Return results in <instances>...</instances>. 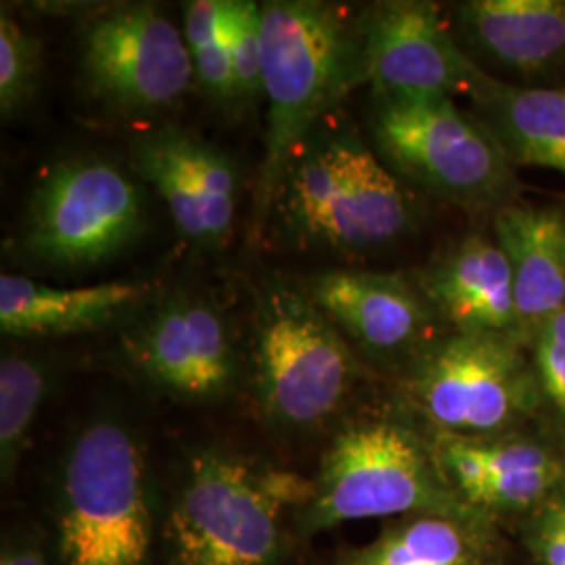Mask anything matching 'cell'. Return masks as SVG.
<instances>
[{
	"label": "cell",
	"instance_id": "obj_1",
	"mask_svg": "<svg viewBox=\"0 0 565 565\" xmlns=\"http://www.w3.org/2000/svg\"><path fill=\"white\" fill-rule=\"evenodd\" d=\"M312 480L258 459L205 448L189 457L166 509V565H287Z\"/></svg>",
	"mask_w": 565,
	"mask_h": 565
},
{
	"label": "cell",
	"instance_id": "obj_2",
	"mask_svg": "<svg viewBox=\"0 0 565 565\" xmlns=\"http://www.w3.org/2000/svg\"><path fill=\"white\" fill-rule=\"evenodd\" d=\"M156 511L153 473L137 431L116 415L88 419L61 455L53 565L151 564Z\"/></svg>",
	"mask_w": 565,
	"mask_h": 565
},
{
	"label": "cell",
	"instance_id": "obj_3",
	"mask_svg": "<svg viewBox=\"0 0 565 565\" xmlns=\"http://www.w3.org/2000/svg\"><path fill=\"white\" fill-rule=\"evenodd\" d=\"M263 67L268 120L254 203L256 228H263L277 202L296 149L327 109L363 78L361 41L331 4L270 0L263 4Z\"/></svg>",
	"mask_w": 565,
	"mask_h": 565
},
{
	"label": "cell",
	"instance_id": "obj_4",
	"mask_svg": "<svg viewBox=\"0 0 565 565\" xmlns=\"http://www.w3.org/2000/svg\"><path fill=\"white\" fill-rule=\"evenodd\" d=\"M275 203L294 242L343 254L398 242L415 214L403 184L373 149L321 124L296 149Z\"/></svg>",
	"mask_w": 565,
	"mask_h": 565
},
{
	"label": "cell",
	"instance_id": "obj_5",
	"mask_svg": "<svg viewBox=\"0 0 565 565\" xmlns=\"http://www.w3.org/2000/svg\"><path fill=\"white\" fill-rule=\"evenodd\" d=\"M424 513L480 515L455 494L434 445L417 429L369 417L345 425L324 450L296 534L308 539L348 522Z\"/></svg>",
	"mask_w": 565,
	"mask_h": 565
},
{
	"label": "cell",
	"instance_id": "obj_6",
	"mask_svg": "<svg viewBox=\"0 0 565 565\" xmlns=\"http://www.w3.org/2000/svg\"><path fill=\"white\" fill-rule=\"evenodd\" d=\"M359 359L308 291L273 285L254 321V387L270 424L312 431L348 403Z\"/></svg>",
	"mask_w": 565,
	"mask_h": 565
},
{
	"label": "cell",
	"instance_id": "obj_7",
	"mask_svg": "<svg viewBox=\"0 0 565 565\" xmlns=\"http://www.w3.org/2000/svg\"><path fill=\"white\" fill-rule=\"evenodd\" d=\"M404 396L434 436L463 438L509 434L543 398L524 342L484 333L429 343L406 369Z\"/></svg>",
	"mask_w": 565,
	"mask_h": 565
},
{
	"label": "cell",
	"instance_id": "obj_8",
	"mask_svg": "<svg viewBox=\"0 0 565 565\" xmlns=\"http://www.w3.org/2000/svg\"><path fill=\"white\" fill-rule=\"evenodd\" d=\"M371 130L390 170L450 202H499L511 184L503 145L448 97H377Z\"/></svg>",
	"mask_w": 565,
	"mask_h": 565
},
{
	"label": "cell",
	"instance_id": "obj_9",
	"mask_svg": "<svg viewBox=\"0 0 565 565\" xmlns=\"http://www.w3.org/2000/svg\"><path fill=\"white\" fill-rule=\"evenodd\" d=\"M141 191L103 158L55 163L28 203L21 245L51 268H93L109 263L141 237Z\"/></svg>",
	"mask_w": 565,
	"mask_h": 565
},
{
	"label": "cell",
	"instance_id": "obj_10",
	"mask_svg": "<svg viewBox=\"0 0 565 565\" xmlns=\"http://www.w3.org/2000/svg\"><path fill=\"white\" fill-rule=\"evenodd\" d=\"M86 90L121 114H158L195 78L181 30L151 4H126L90 21L81 39Z\"/></svg>",
	"mask_w": 565,
	"mask_h": 565
},
{
	"label": "cell",
	"instance_id": "obj_11",
	"mask_svg": "<svg viewBox=\"0 0 565 565\" xmlns=\"http://www.w3.org/2000/svg\"><path fill=\"white\" fill-rule=\"evenodd\" d=\"M359 41L363 78L377 97H476L490 81L455 42L431 2L390 0L371 7Z\"/></svg>",
	"mask_w": 565,
	"mask_h": 565
},
{
	"label": "cell",
	"instance_id": "obj_12",
	"mask_svg": "<svg viewBox=\"0 0 565 565\" xmlns=\"http://www.w3.org/2000/svg\"><path fill=\"white\" fill-rule=\"evenodd\" d=\"M128 364L181 403H214L237 382V350L223 315L202 298L172 296L124 335Z\"/></svg>",
	"mask_w": 565,
	"mask_h": 565
},
{
	"label": "cell",
	"instance_id": "obj_13",
	"mask_svg": "<svg viewBox=\"0 0 565 565\" xmlns=\"http://www.w3.org/2000/svg\"><path fill=\"white\" fill-rule=\"evenodd\" d=\"M132 162L162 198L186 242L203 249L231 242L239 179L221 149L191 132L163 128L135 142Z\"/></svg>",
	"mask_w": 565,
	"mask_h": 565
},
{
	"label": "cell",
	"instance_id": "obj_14",
	"mask_svg": "<svg viewBox=\"0 0 565 565\" xmlns=\"http://www.w3.org/2000/svg\"><path fill=\"white\" fill-rule=\"evenodd\" d=\"M308 294L343 333L377 361L413 363L431 343L434 306L398 275L369 270H327Z\"/></svg>",
	"mask_w": 565,
	"mask_h": 565
},
{
	"label": "cell",
	"instance_id": "obj_15",
	"mask_svg": "<svg viewBox=\"0 0 565 565\" xmlns=\"http://www.w3.org/2000/svg\"><path fill=\"white\" fill-rule=\"evenodd\" d=\"M446 482L480 515L539 509L565 486L562 461L541 443L503 434L488 438L434 436Z\"/></svg>",
	"mask_w": 565,
	"mask_h": 565
},
{
	"label": "cell",
	"instance_id": "obj_16",
	"mask_svg": "<svg viewBox=\"0 0 565 565\" xmlns=\"http://www.w3.org/2000/svg\"><path fill=\"white\" fill-rule=\"evenodd\" d=\"M424 294L457 333L509 335L525 343L501 245L484 235L459 243L424 277Z\"/></svg>",
	"mask_w": 565,
	"mask_h": 565
},
{
	"label": "cell",
	"instance_id": "obj_17",
	"mask_svg": "<svg viewBox=\"0 0 565 565\" xmlns=\"http://www.w3.org/2000/svg\"><path fill=\"white\" fill-rule=\"evenodd\" d=\"M142 282L51 287L18 275L0 277V331L9 338H61L99 331L137 310Z\"/></svg>",
	"mask_w": 565,
	"mask_h": 565
},
{
	"label": "cell",
	"instance_id": "obj_18",
	"mask_svg": "<svg viewBox=\"0 0 565 565\" xmlns=\"http://www.w3.org/2000/svg\"><path fill=\"white\" fill-rule=\"evenodd\" d=\"M525 343L565 308V218L546 207L505 205L494 218Z\"/></svg>",
	"mask_w": 565,
	"mask_h": 565
},
{
	"label": "cell",
	"instance_id": "obj_19",
	"mask_svg": "<svg viewBox=\"0 0 565 565\" xmlns=\"http://www.w3.org/2000/svg\"><path fill=\"white\" fill-rule=\"evenodd\" d=\"M457 13L467 41L509 72L534 76L565 61V0H469Z\"/></svg>",
	"mask_w": 565,
	"mask_h": 565
},
{
	"label": "cell",
	"instance_id": "obj_20",
	"mask_svg": "<svg viewBox=\"0 0 565 565\" xmlns=\"http://www.w3.org/2000/svg\"><path fill=\"white\" fill-rule=\"evenodd\" d=\"M499 543L484 515H408L335 565H497Z\"/></svg>",
	"mask_w": 565,
	"mask_h": 565
},
{
	"label": "cell",
	"instance_id": "obj_21",
	"mask_svg": "<svg viewBox=\"0 0 565 565\" xmlns=\"http://www.w3.org/2000/svg\"><path fill=\"white\" fill-rule=\"evenodd\" d=\"M473 99L511 162L565 177V88L511 86L490 78Z\"/></svg>",
	"mask_w": 565,
	"mask_h": 565
},
{
	"label": "cell",
	"instance_id": "obj_22",
	"mask_svg": "<svg viewBox=\"0 0 565 565\" xmlns=\"http://www.w3.org/2000/svg\"><path fill=\"white\" fill-rule=\"evenodd\" d=\"M53 384L51 364L36 354L11 352L0 363V471L11 482L30 445L34 424Z\"/></svg>",
	"mask_w": 565,
	"mask_h": 565
},
{
	"label": "cell",
	"instance_id": "obj_23",
	"mask_svg": "<svg viewBox=\"0 0 565 565\" xmlns=\"http://www.w3.org/2000/svg\"><path fill=\"white\" fill-rule=\"evenodd\" d=\"M182 34L193 61L195 81L212 102L233 107L237 103L235 74L224 25V0H193L184 7Z\"/></svg>",
	"mask_w": 565,
	"mask_h": 565
},
{
	"label": "cell",
	"instance_id": "obj_24",
	"mask_svg": "<svg viewBox=\"0 0 565 565\" xmlns=\"http://www.w3.org/2000/svg\"><path fill=\"white\" fill-rule=\"evenodd\" d=\"M42 42L28 32L9 9L0 11V114L13 120L39 95Z\"/></svg>",
	"mask_w": 565,
	"mask_h": 565
},
{
	"label": "cell",
	"instance_id": "obj_25",
	"mask_svg": "<svg viewBox=\"0 0 565 565\" xmlns=\"http://www.w3.org/2000/svg\"><path fill=\"white\" fill-rule=\"evenodd\" d=\"M226 41L233 60L237 103H252L264 93L263 4L224 0Z\"/></svg>",
	"mask_w": 565,
	"mask_h": 565
},
{
	"label": "cell",
	"instance_id": "obj_26",
	"mask_svg": "<svg viewBox=\"0 0 565 565\" xmlns=\"http://www.w3.org/2000/svg\"><path fill=\"white\" fill-rule=\"evenodd\" d=\"M530 348L541 396L565 424V308L532 333Z\"/></svg>",
	"mask_w": 565,
	"mask_h": 565
},
{
	"label": "cell",
	"instance_id": "obj_27",
	"mask_svg": "<svg viewBox=\"0 0 565 565\" xmlns=\"http://www.w3.org/2000/svg\"><path fill=\"white\" fill-rule=\"evenodd\" d=\"M530 548L536 565H565V486L536 509Z\"/></svg>",
	"mask_w": 565,
	"mask_h": 565
},
{
	"label": "cell",
	"instance_id": "obj_28",
	"mask_svg": "<svg viewBox=\"0 0 565 565\" xmlns=\"http://www.w3.org/2000/svg\"><path fill=\"white\" fill-rule=\"evenodd\" d=\"M0 565H53L42 553L39 546L28 541H4L2 543V555Z\"/></svg>",
	"mask_w": 565,
	"mask_h": 565
}]
</instances>
